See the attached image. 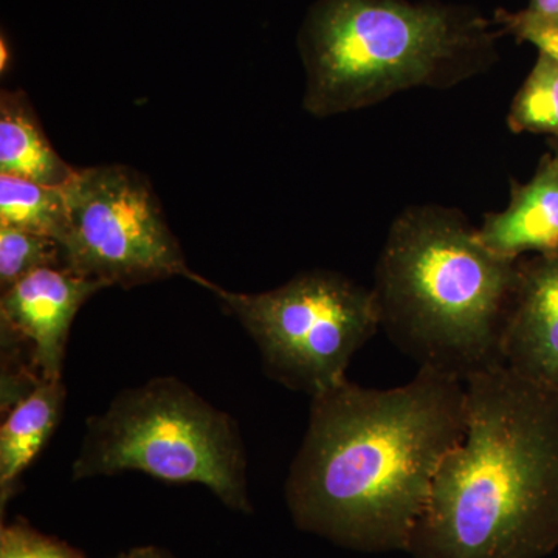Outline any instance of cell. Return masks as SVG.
I'll return each mask as SVG.
<instances>
[{"mask_svg": "<svg viewBox=\"0 0 558 558\" xmlns=\"http://www.w3.org/2000/svg\"><path fill=\"white\" fill-rule=\"evenodd\" d=\"M65 389L62 380H43L7 411L0 427V508L17 490V481L60 424Z\"/></svg>", "mask_w": 558, "mask_h": 558, "instance_id": "obj_11", "label": "cell"}, {"mask_svg": "<svg viewBox=\"0 0 558 558\" xmlns=\"http://www.w3.org/2000/svg\"><path fill=\"white\" fill-rule=\"evenodd\" d=\"M75 170L51 146L27 94L0 92V174L64 186Z\"/></svg>", "mask_w": 558, "mask_h": 558, "instance_id": "obj_12", "label": "cell"}, {"mask_svg": "<svg viewBox=\"0 0 558 558\" xmlns=\"http://www.w3.org/2000/svg\"><path fill=\"white\" fill-rule=\"evenodd\" d=\"M476 236L492 253L510 260L526 253L558 252V150L542 160L527 183L513 186L509 207L488 215Z\"/></svg>", "mask_w": 558, "mask_h": 558, "instance_id": "obj_10", "label": "cell"}, {"mask_svg": "<svg viewBox=\"0 0 558 558\" xmlns=\"http://www.w3.org/2000/svg\"><path fill=\"white\" fill-rule=\"evenodd\" d=\"M465 429L436 473L413 558L558 549V392L506 365L464 380Z\"/></svg>", "mask_w": 558, "mask_h": 558, "instance_id": "obj_2", "label": "cell"}, {"mask_svg": "<svg viewBox=\"0 0 558 558\" xmlns=\"http://www.w3.org/2000/svg\"><path fill=\"white\" fill-rule=\"evenodd\" d=\"M44 267H64L60 242L33 231L0 226V289L2 292Z\"/></svg>", "mask_w": 558, "mask_h": 558, "instance_id": "obj_15", "label": "cell"}, {"mask_svg": "<svg viewBox=\"0 0 558 558\" xmlns=\"http://www.w3.org/2000/svg\"><path fill=\"white\" fill-rule=\"evenodd\" d=\"M196 284L247 330L267 376L311 398L347 380L352 357L380 328L374 290L336 271H304L259 293L230 292L201 275Z\"/></svg>", "mask_w": 558, "mask_h": 558, "instance_id": "obj_6", "label": "cell"}, {"mask_svg": "<svg viewBox=\"0 0 558 558\" xmlns=\"http://www.w3.org/2000/svg\"><path fill=\"white\" fill-rule=\"evenodd\" d=\"M68 227L64 269L102 288L130 289L199 275L186 266L149 180L126 165L76 168L62 186Z\"/></svg>", "mask_w": 558, "mask_h": 558, "instance_id": "obj_7", "label": "cell"}, {"mask_svg": "<svg viewBox=\"0 0 558 558\" xmlns=\"http://www.w3.org/2000/svg\"><path fill=\"white\" fill-rule=\"evenodd\" d=\"M497 21H506V20H501V17H497ZM506 22H510V21H506ZM515 24H519V22H515ZM534 25H553V27H558V17H557V20L549 22V24H534Z\"/></svg>", "mask_w": 558, "mask_h": 558, "instance_id": "obj_20", "label": "cell"}, {"mask_svg": "<svg viewBox=\"0 0 558 558\" xmlns=\"http://www.w3.org/2000/svg\"><path fill=\"white\" fill-rule=\"evenodd\" d=\"M117 558H174L167 550L156 548V546H140L132 548L126 553L120 554Z\"/></svg>", "mask_w": 558, "mask_h": 558, "instance_id": "obj_19", "label": "cell"}, {"mask_svg": "<svg viewBox=\"0 0 558 558\" xmlns=\"http://www.w3.org/2000/svg\"><path fill=\"white\" fill-rule=\"evenodd\" d=\"M506 32L526 43L534 44L539 53L558 61V27L553 25L515 24V22L497 21Z\"/></svg>", "mask_w": 558, "mask_h": 558, "instance_id": "obj_17", "label": "cell"}, {"mask_svg": "<svg viewBox=\"0 0 558 558\" xmlns=\"http://www.w3.org/2000/svg\"><path fill=\"white\" fill-rule=\"evenodd\" d=\"M497 17L519 24H549L558 17V0H531L527 9L517 13L498 10Z\"/></svg>", "mask_w": 558, "mask_h": 558, "instance_id": "obj_18", "label": "cell"}, {"mask_svg": "<svg viewBox=\"0 0 558 558\" xmlns=\"http://www.w3.org/2000/svg\"><path fill=\"white\" fill-rule=\"evenodd\" d=\"M501 360L513 373L558 392V252L520 260Z\"/></svg>", "mask_w": 558, "mask_h": 558, "instance_id": "obj_9", "label": "cell"}, {"mask_svg": "<svg viewBox=\"0 0 558 558\" xmlns=\"http://www.w3.org/2000/svg\"><path fill=\"white\" fill-rule=\"evenodd\" d=\"M465 429L464 380L418 368L398 388L343 380L312 398L286 481L303 531L362 553L411 548L436 473Z\"/></svg>", "mask_w": 558, "mask_h": 558, "instance_id": "obj_1", "label": "cell"}, {"mask_svg": "<svg viewBox=\"0 0 558 558\" xmlns=\"http://www.w3.org/2000/svg\"><path fill=\"white\" fill-rule=\"evenodd\" d=\"M520 260L484 247L453 211L416 208L389 231L376 270L380 328L418 368L465 380L502 365Z\"/></svg>", "mask_w": 558, "mask_h": 558, "instance_id": "obj_3", "label": "cell"}, {"mask_svg": "<svg viewBox=\"0 0 558 558\" xmlns=\"http://www.w3.org/2000/svg\"><path fill=\"white\" fill-rule=\"evenodd\" d=\"M98 282L64 267H44L2 292V337L21 341L31 351L43 379L61 380L70 328Z\"/></svg>", "mask_w": 558, "mask_h": 558, "instance_id": "obj_8", "label": "cell"}, {"mask_svg": "<svg viewBox=\"0 0 558 558\" xmlns=\"http://www.w3.org/2000/svg\"><path fill=\"white\" fill-rule=\"evenodd\" d=\"M509 128L558 137V61L539 53L510 108Z\"/></svg>", "mask_w": 558, "mask_h": 558, "instance_id": "obj_14", "label": "cell"}, {"mask_svg": "<svg viewBox=\"0 0 558 558\" xmlns=\"http://www.w3.org/2000/svg\"><path fill=\"white\" fill-rule=\"evenodd\" d=\"M124 472L201 484L227 508L252 512L236 422L175 377L124 389L105 413L87 421L73 480Z\"/></svg>", "mask_w": 558, "mask_h": 558, "instance_id": "obj_5", "label": "cell"}, {"mask_svg": "<svg viewBox=\"0 0 558 558\" xmlns=\"http://www.w3.org/2000/svg\"><path fill=\"white\" fill-rule=\"evenodd\" d=\"M0 558H87L61 539L36 531L27 521L3 524L0 531Z\"/></svg>", "mask_w": 558, "mask_h": 558, "instance_id": "obj_16", "label": "cell"}, {"mask_svg": "<svg viewBox=\"0 0 558 558\" xmlns=\"http://www.w3.org/2000/svg\"><path fill=\"white\" fill-rule=\"evenodd\" d=\"M0 226L33 231L61 242L68 227L62 186L0 174Z\"/></svg>", "mask_w": 558, "mask_h": 558, "instance_id": "obj_13", "label": "cell"}, {"mask_svg": "<svg viewBox=\"0 0 558 558\" xmlns=\"http://www.w3.org/2000/svg\"><path fill=\"white\" fill-rule=\"evenodd\" d=\"M497 35L480 11L410 0H317L299 35L304 109L359 110L411 87L457 81L490 61Z\"/></svg>", "mask_w": 558, "mask_h": 558, "instance_id": "obj_4", "label": "cell"}]
</instances>
